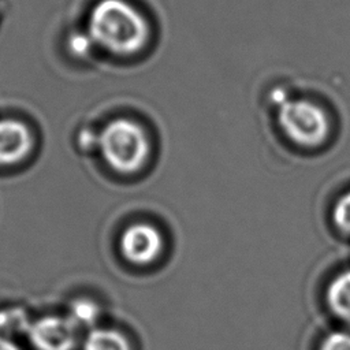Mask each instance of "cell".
Segmentation results:
<instances>
[{"label":"cell","mask_w":350,"mask_h":350,"mask_svg":"<svg viewBox=\"0 0 350 350\" xmlns=\"http://www.w3.org/2000/svg\"><path fill=\"white\" fill-rule=\"evenodd\" d=\"M88 33L103 49L127 56L144 48L149 27L142 14L126 0H100L90 10Z\"/></svg>","instance_id":"6da1fadb"},{"label":"cell","mask_w":350,"mask_h":350,"mask_svg":"<svg viewBox=\"0 0 350 350\" xmlns=\"http://www.w3.org/2000/svg\"><path fill=\"white\" fill-rule=\"evenodd\" d=\"M97 146L104 161L115 171L131 174L142 167L148 157L149 142L144 129L130 120H109L97 137Z\"/></svg>","instance_id":"7a4b0ae2"},{"label":"cell","mask_w":350,"mask_h":350,"mask_svg":"<svg viewBox=\"0 0 350 350\" xmlns=\"http://www.w3.org/2000/svg\"><path fill=\"white\" fill-rule=\"evenodd\" d=\"M278 120L283 133L302 146H317L329 133L327 113L308 100H283L279 104Z\"/></svg>","instance_id":"3957f363"},{"label":"cell","mask_w":350,"mask_h":350,"mask_svg":"<svg viewBox=\"0 0 350 350\" xmlns=\"http://www.w3.org/2000/svg\"><path fill=\"white\" fill-rule=\"evenodd\" d=\"M79 328L67 316H44L27 328V336L36 350H74Z\"/></svg>","instance_id":"277c9868"},{"label":"cell","mask_w":350,"mask_h":350,"mask_svg":"<svg viewBox=\"0 0 350 350\" xmlns=\"http://www.w3.org/2000/svg\"><path fill=\"white\" fill-rule=\"evenodd\" d=\"M163 239L160 232L150 224L134 223L124 228L120 237L123 257L137 265L152 262L160 253Z\"/></svg>","instance_id":"5b68a950"},{"label":"cell","mask_w":350,"mask_h":350,"mask_svg":"<svg viewBox=\"0 0 350 350\" xmlns=\"http://www.w3.org/2000/svg\"><path fill=\"white\" fill-rule=\"evenodd\" d=\"M33 148L29 127L16 119L0 120V167H8L23 160Z\"/></svg>","instance_id":"8992f818"},{"label":"cell","mask_w":350,"mask_h":350,"mask_svg":"<svg viewBox=\"0 0 350 350\" xmlns=\"http://www.w3.org/2000/svg\"><path fill=\"white\" fill-rule=\"evenodd\" d=\"M82 350H131V347L118 329L93 327L82 342Z\"/></svg>","instance_id":"52a82bcc"},{"label":"cell","mask_w":350,"mask_h":350,"mask_svg":"<svg viewBox=\"0 0 350 350\" xmlns=\"http://www.w3.org/2000/svg\"><path fill=\"white\" fill-rule=\"evenodd\" d=\"M327 301L335 314L350 323V271L339 273L327 290Z\"/></svg>","instance_id":"ba28073f"},{"label":"cell","mask_w":350,"mask_h":350,"mask_svg":"<svg viewBox=\"0 0 350 350\" xmlns=\"http://www.w3.org/2000/svg\"><path fill=\"white\" fill-rule=\"evenodd\" d=\"M100 314L98 306L88 298H77L70 304L67 317L78 327H90L96 324Z\"/></svg>","instance_id":"9c48e42d"},{"label":"cell","mask_w":350,"mask_h":350,"mask_svg":"<svg viewBox=\"0 0 350 350\" xmlns=\"http://www.w3.org/2000/svg\"><path fill=\"white\" fill-rule=\"evenodd\" d=\"M30 323L27 321L23 309H3L0 310V334L5 335L8 331L27 332Z\"/></svg>","instance_id":"30bf717a"},{"label":"cell","mask_w":350,"mask_h":350,"mask_svg":"<svg viewBox=\"0 0 350 350\" xmlns=\"http://www.w3.org/2000/svg\"><path fill=\"white\" fill-rule=\"evenodd\" d=\"M334 221L345 232H350V191L342 196L334 208Z\"/></svg>","instance_id":"8fae6325"},{"label":"cell","mask_w":350,"mask_h":350,"mask_svg":"<svg viewBox=\"0 0 350 350\" xmlns=\"http://www.w3.org/2000/svg\"><path fill=\"white\" fill-rule=\"evenodd\" d=\"M93 44H94V41L88 31L86 33H83V31L72 33L68 38V48L77 56H85L88 53H90Z\"/></svg>","instance_id":"7c38bea8"},{"label":"cell","mask_w":350,"mask_h":350,"mask_svg":"<svg viewBox=\"0 0 350 350\" xmlns=\"http://www.w3.org/2000/svg\"><path fill=\"white\" fill-rule=\"evenodd\" d=\"M320 350H350V334H346V332L329 334L323 340Z\"/></svg>","instance_id":"4fadbf2b"},{"label":"cell","mask_w":350,"mask_h":350,"mask_svg":"<svg viewBox=\"0 0 350 350\" xmlns=\"http://www.w3.org/2000/svg\"><path fill=\"white\" fill-rule=\"evenodd\" d=\"M0 350H21L19 346L7 335L0 334Z\"/></svg>","instance_id":"5bb4252c"}]
</instances>
